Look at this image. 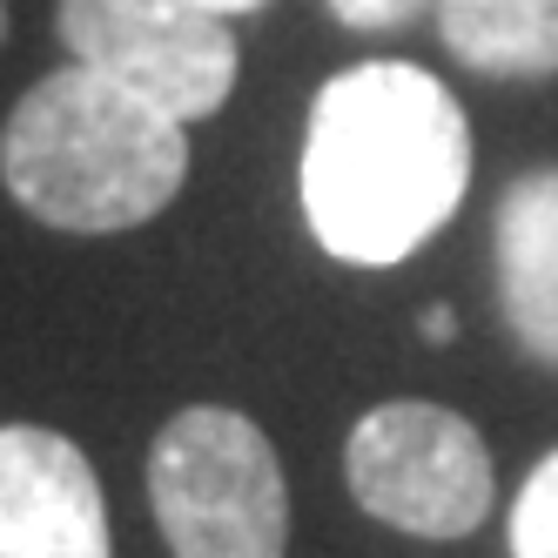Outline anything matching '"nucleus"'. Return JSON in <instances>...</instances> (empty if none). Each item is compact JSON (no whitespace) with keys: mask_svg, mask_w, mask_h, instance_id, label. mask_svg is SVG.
I'll return each instance as SVG.
<instances>
[{"mask_svg":"<svg viewBox=\"0 0 558 558\" xmlns=\"http://www.w3.org/2000/svg\"><path fill=\"white\" fill-rule=\"evenodd\" d=\"M498 303L518 350L558 371V169H532L498 203Z\"/></svg>","mask_w":558,"mask_h":558,"instance_id":"nucleus-7","label":"nucleus"},{"mask_svg":"<svg viewBox=\"0 0 558 558\" xmlns=\"http://www.w3.org/2000/svg\"><path fill=\"white\" fill-rule=\"evenodd\" d=\"M511 558H558V451L525 477L511 505Z\"/></svg>","mask_w":558,"mask_h":558,"instance_id":"nucleus-9","label":"nucleus"},{"mask_svg":"<svg viewBox=\"0 0 558 558\" xmlns=\"http://www.w3.org/2000/svg\"><path fill=\"white\" fill-rule=\"evenodd\" d=\"M148 505L175 558H283L290 485L263 424L189 404L148 451Z\"/></svg>","mask_w":558,"mask_h":558,"instance_id":"nucleus-3","label":"nucleus"},{"mask_svg":"<svg viewBox=\"0 0 558 558\" xmlns=\"http://www.w3.org/2000/svg\"><path fill=\"white\" fill-rule=\"evenodd\" d=\"M0 558H114L101 477L48 424H0Z\"/></svg>","mask_w":558,"mask_h":558,"instance_id":"nucleus-6","label":"nucleus"},{"mask_svg":"<svg viewBox=\"0 0 558 558\" xmlns=\"http://www.w3.org/2000/svg\"><path fill=\"white\" fill-rule=\"evenodd\" d=\"M54 27L82 68L175 122H209L235 88V34L195 0H54Z\"/></svg>","mask_w":558,"mask_h":558,"instance_id":"nucleus-5","label":"nucleus"},{"mask_svg":"<svg viewBox=\"0 0 558 558\" xmlns=\"http://www.w3.org/2000/svg\"><path fill=\"white\" fill-rule=\"evenodd\" d=\"M343 477L371 518L411 538H464L485 525L498 498V471L477 424L445 404H417V397L356 417L343 445Z\"/></svg>","mask_w":558,"mask_h":558,"instance_id":"nucleus-4","label":"nucleus"},{"mask_svg":"<svg viewBox=\"0 0 558 558\" xmlns=\"http://www.w3.org/2000/svg\"><path fill=\"white\" fill-rule=\"evenodd\" d=\"M430 0H330V14L356 34H390V27H411Z\"/></svg>","mask_w":558,"mask_h":558,"instance_id":"nucleus-10","label":"nucleus"},{"mask_svg":"<svg viewBox=\"0 0 558 558\" xmlns=\"http://www.w3.org/2000/svg\"><path fill=\"white\" fill-rule=\"evenodd\" d=\"M417 330H424V343H451V337H458V324H451V310H445V303H430Z\"/></svg>","mask_w":558,"mask_h":558,"instance_id":"nucleus-11","label":"nucleus"},{"mask_svg":"<svg viewBox=\"0 0 558 558\" xmlns=\"http://www.w3.org/2000/svg\"><path fill=\"white\" fill-rule=\"evenodd\" d=\"M0 41H8V0H0Z\"/></svg>","mask_w":558,"mask_h":558,"instance_id":"nucleus-13","label":"nucleus"},{"mask_svg":"<svg viewBox=\"0 0 558 558\" xmlns=\"http://www.w3.org/2000/svg\"><path fill=\"white\" fill-rule=\"evenodd\" d=\"M195 8H209V14H222V21H235V14H263L269 0H195Z\"/></svg>","mask_w":558,"mask_h":558,"instance_id":"nucleus-12","label":"nucleus"},{"mask_svg":"<svg viewBox=\"0 0 558 558\" xmlns=\"http://www.w3.org/2000/svg\"><path fill=\"white\" fill-rule=\"evenodd\" d=\"M303 216L337 263L390 269L471 189V122L437 74L364 61L324 82L303 129Z\"/></svg>","mask_w":558,"mask_h":558,"instance_id":"nucleus-1","label":"nucleus"},{"mask_svg":"<svg viewBox=\"0 0 558 558\" xmlns=\"http://www.w3.org/2000/svg\"><path fill=\"white\" fill-rule=\"evenodd\" d=\"M0 182L48 229L114 235L155 222L189 182V122L68 61L0 129Z\"/></svg>","mask_w":558,"mask_h":558,"instance_id":"nucleus-2","label":"nucleus"},{"mask_svg":"<svg viewBox=\"0 0 558 558\" xmlns=\"http://www.w3.org/2000/svg\"><path fill=\"white\" fill-rule=\"evenodd\" d=\"M445 48L492 82L558 74V0H430Z\"/></svg>","mask_w":558,"mask_h":558,"instance_id":"nucleus-8","label":"nucleus"}]
</instances>
